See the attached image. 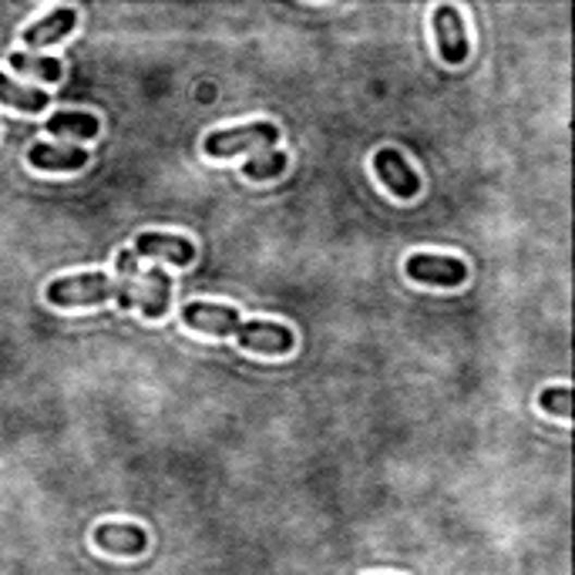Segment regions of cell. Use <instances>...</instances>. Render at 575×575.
<instances>
[{
    "instance_id": "obj_7",
    "label": "cell",
    "mask_w": 575,
    "mask_h": 575,
    "mask_svg": "<svg viewBox=\"0 0 575 575\" xmlns=\"http://www.w3.org/2000/svg\"><path fill=\"white\" fill-rule=\"evenodd\" d=\"M435 37H438V51L448 64L468 61V34H465V21L457 14V8L435 11Z\"/></svg>"
},
{
    "instance_id": "obj_10",
    "label": "cell",
    "mask_w": 575,
    "mask_h": 575,
    "mask_svg": "<svg viewBox=\"0 0 575 575\" xmlns=\"http://www.w3.org/2000/svg\"><path fill=\"white\" fill-rule=\"evenodd\" d=\"M74 24H78V11L58 8V11H51L48 17H41L24 30V45L27 48H48V45L61 41V37H68L74 30Z\"/></svg>"
},
{
    "instance_id": "obj_15",
    "label": "cell",
    "mask_w": 575,
    "mask_h": 575,
    "mask_svg": "<svg viewBox=\"0 0 575 575\" xmlns=\"http://www.w3.org/2000/svg\"><path fill=\"white\" fill-rule=\"evenodd\" d=\"M286 172V156L283 151H270V156H256L243 166V175L246 179H270V175H280Z\"/></svg>"
},
{
    "instance_id": "obj_2",
    "label": "cell",
    "mask_w": 575,
    "mask_h": 575,
    "mask_svg": "<svg viewBox=\"0 0 575 575\" xmlns=\"http://www.w3.org/2000/svg\"><path fill=\"white\" fill-rule=\"evenodd\" d=\"M142 256H162V259H172V266H188L196 259V243H188L185 236H172V233H142L132 249L119 253V306L129 310L135 306V266Z\"/></svg>"
},
{
    "instance_id": "obj_12",
    "label": "cell",
    "mask_w": 575,
    "mask_h": 575,
    "mask_svg": "<svg viewBox=\"0 0 575 575\" xmlns=\"http://www.w3.org/2000/svg\"><path fill=\"white\" fill-rule=\"evenodd\" d=\"M48 135H71V138H95L98 119L88 111H58L48 119Z\"/></svg>"
},
{
    "instance_id": "obj_11",
    "label": "cell",
    "mask_w": 575,
    "mask_h": 575,
    "mask_svg": "<svg viewBox=\"0 0 575 575\" xmlns=\"http://www.w3.org/2000/svg\"><path fill=\"white\" fill-rule=\"evenodd\" d=\"M95 542L98 549L114 552V555H138L148 546V535L138 525H98Z\"/></svg>"
},
{
    "instance_id": "obj_5",
    "label": "cell",
    "mask_w": 575,
    "mask_h": 575,
    "mask_svg": "<svg viewBox=\"0 0 575 575\" xmlns=\"http://www.w3.org/2000/svg\"><path fill=\"white\" fill-rule=\"evenodd\" d=\"M404 270L417 283H431V286H462L468 280V266L454 256H431V253H414Z\"/></svg>"
},
{
    "instance_id": "obj_4",
    "label": "cell",
    "mask_w": 575,
    "mask_h": 575,
    "mask_svg": "<svg viewBox=\"0 0 575 575\" xmlns=\"http://www.w3.org/2000/svg\"><path fill=\"white\" fill-rule=\"evenodd\" d=\"M280 142V129L270 122H253V125H240V129H219L206 138V156L212 159H229L243 148H256V145H277Z\"/></svg>"
},
{
    "instance_id": "obj_14",
    "label": "cell",
    "mask_w": 575,
    "mask_h": 575,
    "mask_svg": "<svg viewBox=\"0 0 575 575\" xmlns=\"http://www.w3.org/2000/svg\"><path fill=\"white\" fill-rule=\"evenodd\" d=\"M11 68L14 71H24V74H34V78L41 82H58L61 78V61L51 58V54H11Z\"/></svg>"
},
{
    "instance_id": "obj_6",
    "label": "cell",
    "mask_w": 575,
    "mask_h": 575,
    "mask_svg": "<svg viewBox=\"0 0 575 575\" xmlns=\"http://www.w3.org/2000/svg\"><path fill=\"white\" fill-rule=\"evenodd\" d=\"M374 172L377 179L388 185L397 199H414L417 192H420V179L414 175V169L404 162L401 151L394 148H380L377 156H374Z\"/></svg>"
},
{
    "instance_id": "obj_1",
    "label": "cell",
    "mask_w": 575,
    "mask_h": 575,
    "mask_svg": "<svg viewBox=\"0 0 575 575\" xmlns=\"http://www.w3.org/2000/svg\"><path fill=\"white\" fill-rule=\"evenodd\" d=\"M182 323L188 330L212 333V337H236L243 351L253 354H290L293 351V330L270 320H253L246 323L236 310L216 303H185L182 306Z\"/></svg>"
},
{
    "instance_id": "obj_16",
    "label": "cell",
    "mask_w": 575,
    "mask_h": 575,
    "mask_svg": "<svg viewBox=\"0 0 575 575\" xmlns=\"http://www.w3.org/2000/svg\"><path fill=\"white\" fill-rule=\"evenodd\" d=\"M539 404H542V411H552L559 417L572 414V394H568V388H549V391H542Z\"/></svg>"
},
{
    "instance_id": "obj_13",
    "label": "cell",
    "mask_w": 575,
    "mask_h": 575,
    "mask_svg": "<svg viewBox=\"0 0 575 575\" xmlns=\"http://www.w3.org/2000/svg\"><path fill=\"white\" fill-rule=\"evenodd\" d=\"M0 101L17 108V111H41L48 108V95L37 88H24L17 82H11L4 71H0Z\"/></svg>"
},
{
    "instance_id": "obj_9",
    "label": "cell",
    "mask_w": 575,
    "mask_h": 575,
    "mask_svg": "<svg viewBox=\"0 0 575 575\" xmlns=\"http://www.w3.org/2000/svg\"><path fill=\"white\" fill-rule=\"evenodd\" d=\"M169 299H172V277H169V270L156 266V270H148L145 280L138 283L135 303L142 306L145 320H159L169 310Z\"/></svg>"
},
{
    "instance_id": "obj_8",
    "label": "cell",
    "mask_w": 575,
    "mask_h": 575,
    "mask_svg": "<svg viewBox=\"0 0 575 575\" xmlns=\"http://www.w3.org/2000/svg\"><path fill=\"white\" fill-rule=\"evenodd\" d=\"M27 162L34 169H41V172H78L91 159H88V151L78 148V145H34L27 151Z\"/></svg>"
},
{
    "instance_id": "obj_3",
    "label": "cell",
    "mask_w": 575,
    "mask_h": 575,
    "mask_svg": "<svg viewBox=\"0 0 575 575\" xmlns=\"http://www.w3.org/2000/svg\"><path fill=\"white\" fill-rule=\"evenodd\" d=\"M119 296L111 277L105 273H82V277H64L48 286V303L51 306H91Z\"/></svg>"
}]
</instances>
